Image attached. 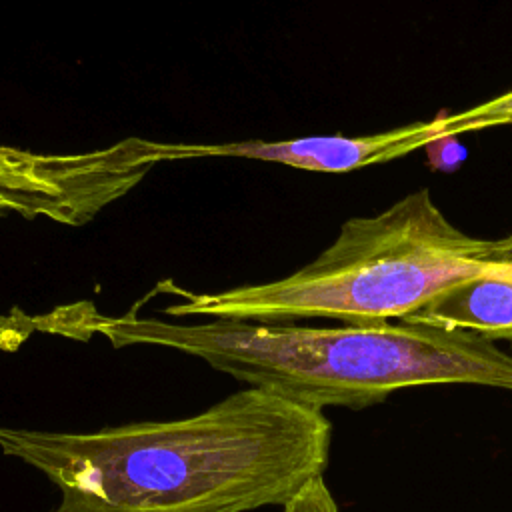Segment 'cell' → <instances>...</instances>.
<instances>
[{
    "instance_id": "1",
    "label": "cell",
    "mask_w": 512,
    "mask_h": 512,
    "mask_svg": "<svg viewBox=\"0 0 512 512\" xmlns=\"http://www.w3.org/2000/svg\"><path fill=\"white\" fill-rule=\"evenodd\" d=\"M324 410L242 388L174 420L92 432L0 426V450L60 492L52 512H252L324 476Z\"/></svg>"
},
{
    "instance_id": "2",
    "label": "cell",
    "mask_w": 512,
    "mask_h": 512,
    "mask_svg": "<svg viewBox=\"0 0 512 512\" xmlns=\"http://www.w3.org/2000/svg\"><path fill=\"white\" fill-rule=\"evenodd\" d=\"M100 334L114 348L160 346L208 362L248 388L320 408L360 410L394 390L480 384L512 390V354L474 332L414 322L344 324L204 320L170 322L128 312L74 318V334Z\"/></svg>"
},
{
    "instance_id": "3",
    "label": "cell",
    "mask_w": 512,
    "mask_h": 512,
    "mask_svg": "<svg viewBox=\"0 0 512 512\" xmlns=\"http://www.w3.org/2000/svg\"><path fill=\"white\" fill-rule=\"evenodd\" d=\"M492 274H512V234L476 238L454 226L428 188L386 210L346 220L336 240L300 270L272 282L190 292L164 312L172 318L344 324L402 320L444 290Z\"/></svg>"
},
{
    "instance_id": "4",
    "label": "cell",
    "mask_w": 512,
    "mask_h": 512,
    "mask_svg": "<svg viewBox=\"0 0 512 512\" xmlns=\"http://www.w3.org/2000/svg\"><path fill=\"white\" fill-rule=\"evenodd\" d=\"M442 138V116L412 122L368 136H306L284 142H238L212 146H156L148 144V160L192 156H238L280 162L312 172H350L372 164H384L426 148Z\"/></svg>"
},
{
    "instance_id": "5",
    "label": "cell",
    "mask_w": 512,
    "mask_h": 512,
    "mask_svg": "<svg viewBox=\"0 0 512 512\" xmlns=\"http://www.w3.org/2000/svg\"><path fill=\"white\" fill-rule=\"evenodd\" d=\"M402 322L466 330L490 342H512V274L456 284L404 316Z\"/></svg>"
},
{
    "instance_id": "6",
    "label": "cell",
    "mask_w": 512,
    "mask_h": 512,
    "mask_svg": "<svg viewBox=\"0 0 512 512\" xmlns=\"http://www.w3.org/2000/svg\"><path fill=\"white\" fill-rule=\"evenodd\" d=\"M512 124V90L456 114H442V136Z\"/></svg>"
},
{
    "instance_id": "7",
    "label": "cell",
    "mask_w": 512,
    "mask_h": 512,
    "mask_svg": "<svg viewBox=\"0 0 512 512\" xmlns=\"http://www.w3.org/2000/svg\"><path fill=\"white\" fill-rule=\"evenodd\" d=\"M280 512H340L338 504L326 486L324 478H316L306 484L290 502H286Z\"/></svg>"
}]
</instances>
